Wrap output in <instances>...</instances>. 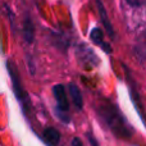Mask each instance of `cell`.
<instances>
[{
	"label": "cell",
	"instance_id": "cell-9",
	"mask_svg": "<svg viewBox=\"0 0 146 146\" xmlns=\"http://www.w3.org/2000/svg\"><path fill=\"white\" fill-rule=\"evenodd\" d=\"M127 4H129L131 7H140V5H142L146 0H126Z\"/></svg>",
	"mask_w": 146,
	"mask_h": 146
},
{
	"label": "cell",
	"instance_id": "cell-4",
	"mask_svg": "<svg viewBox=\"0 0 146 146\" xmlns=\"http://www.w3.org/2000/svg\"><path fill=\"white\" fill-rule=\"evenodd\" d=\"M42 139L49 146H56L60 141V133L54 127H48L42 132Z\"/></svg>",
	"mask_w": 146,
	"mask_h": 146
},
{
	"label": "cell",
	"instance_id": "cell-5",
	"mask_svg": "<svg viewBox=\"0 0 146 146\" xmlns=\"http://www.w3.org/2000/svg\"><path fill=\"white\" fill-rule=\"evenodd\" d=\"M90 37H91V40L96 44V45L100 46L101 49H104V50H105L108 54L111 51V48L105 42V41H104V33H103V31H101L99 27H95L92 31H91Z\"/></svg>",
	"mask_w": 146,
	"mask_h": 146
},
{
	"label": "cell",
	"instance_id": "cell-1",
	"mask_svg": "<svg viewBox=\"0 0 146 146\" xmlns=\"http://www.w3.org/2000/svg\"><path fill=\"white\" fill-rule=\"evenodd\" d=\"M100 115L117 136L126 137V139L131 136L132 131L128 127V123L122 117V114L119 113V110L115 108L114 104L101 103L100 104Z\"/></svg>",
	"mask_w": 146,
	"mask_h": 146
},
{
	"label": "cell",
	"instance_id": "cell-6",
	"mask_svg": "<svg viewBox=\"0 0 146 146\" xmlns=\"http://www.w3.org/2000/svg\"><path fill=\"white\" fill-rule=\"evenodd\" d=\"M68 88H69V94H71V99H72L73 105L81 110V109L83 108V98H82V94H81L78 86H76L74 83H71Z\"/></svg>",
	"mask_w": 146,
	"mask_h": 146
},
{
	"label": "cell",
	"instance_id": "cell-7",
	"mask_svg": "<svg viewBox=\"0 0 146 146\" xmlns=\"http://www.w3.org/2000/svg\"><path fill=\"white\" fill-rule=\"evenodd\" d=\"M22 31H23V37L27 41L28 44H31L33 41V37H35V27H33V22L30 18H26L25 22H23L22 26Z\"/></svg>",
	"mask_w": 146,
	"mask_h": 146
},
{
	"label": "cell",
	"instance_id": "cell-2",
	"mask_svg": "<svg viewBox=\"0 0 146 146\" xmlns=\"http://www.w3.org/2000/svg\"><path fill=\"white\" fill-rule=\"evenodd\" d=\"M53 94L54 98L56 100V104H58V111L59 117L63 122L68 123L71 119L68 117V110H69V103H68V98H67V92H66V87L63 85H55L53 87Z\"/></svg>",
	"mask_w": 146,
	"mask_h": 146
},
{
	"label": "cell",
	"instance_id": "cell-3",
	"mask_svg": "<svg viewBox=\"0 0 146 146\" xmlns=\"http://www.w3.org/2000/svg\"><path fill=\"white\" fill-rule=\"evenodd\" d=\"M8 69H9V74H10V78H12V82H13V90H14V94H15V96H17V99L19 100V103L22 104L23 111H26V105H30L28 95L26 94L25 88H23L22 82H21L19 77H18L14 66H13L10 62H8Z\"/></svg>",
	"mask_w": 146,
	"mask_h": 146
},
{
	"label": "cell",
	"instance_id": "cell-8",
	"mask_svg": "<svg viewBox=\"0 0 146 146\" xmlns=\"http://www.w3.org/2000/svg\"><path fill=\"white\" fill-rule=\"evenodd\" d=\"M98 9H99V14H100L101 19H103L104 27H105L106 32L109 33L110 37H114V30H113V27H111L110 22H109V18H108V15H106V10H105V8H104V5L101 4L100 0H98Z\"/></svg>",
	"mask_w": 146,
	"mask_h": 146
},
{
	"label": "cell",
	"instance_id": "cell-10",
	"mask_svg": "<svg viewBox=\"0 0 146 146\" xmlns=\"http://www.w3.org/2000/svg\"><path fill=\"white\" fill-rule=\"evenodd\" d=\"M71 146H83V145H82V141L78 137H74V139H72Z\"/></svg>",
	"mask_w": 146,
	"mask_h": 146
}]
</instances>
